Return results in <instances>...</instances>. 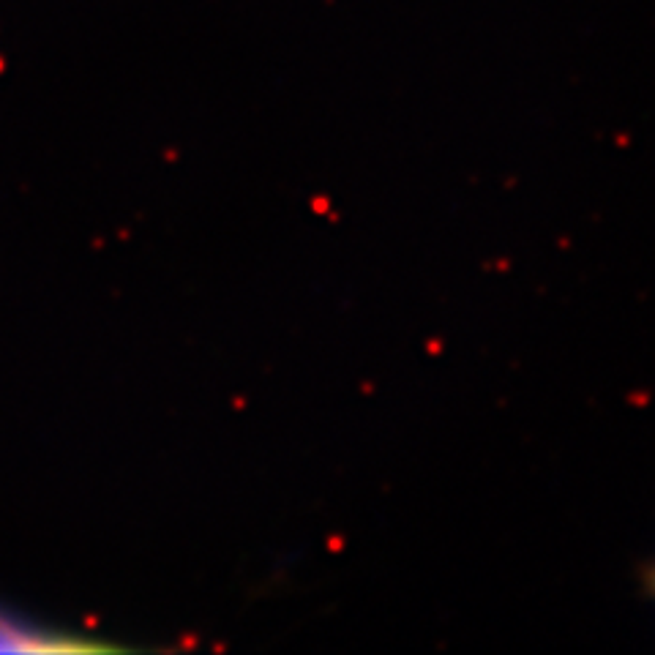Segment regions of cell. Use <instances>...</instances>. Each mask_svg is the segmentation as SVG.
<instances>
[{"instance_id": "cell-2", "label": "cell", "mask_w": 655, "mask_h": 655, "mask_svg": "<svg viewBox=\"0 0 655 655\" xmlns=\"http://www.w3.org/2000/svg\"><path fill=\"white\" fill-rule=\"evenodd\" d=\"M647 590L652 593V598H655V565L650 568V579H647Z\"/></svg>"}, {"instance_id": "cell-1", "label": "cell", "mask_w": 655, "mask_h": 655, "mask_svg": "<svg viewBox=\"0 0 655 655\" xmlns=\"http://www.w3.org/2000/svg\"><path fill=\"white\" fill-rule=\"evenodd\" d=\"M123 650L109 639L36 620L0 601V652H107Z\"/></svg>"}]
</instances>
